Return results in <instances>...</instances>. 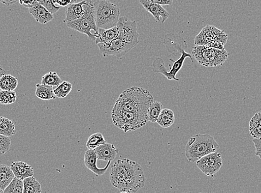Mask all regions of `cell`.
Wrapping results in <instances>:
<instances>
[{
  "instance_id": "obj_1",
  "label": "cell",
  "mask_w": 261,
  "mask_h": 193,
  "mask_svg": "<svg viewBox=\"0 0 261 193\" xmlns=\"http://www.w3.org/2000/svg\"><path fill=\"white\" fill-rule=\"evenodd\" d=\"M110 182L121 192L133 193L145 185L143 168L133 160L124 158L117 160L111 167Z\"/></svg>"
},
{
  "instance_id": "obj_2",
  "label": "cell",
  "mask_w": 261,
  "mask_h": 193,
  "mask_svg": "<svg viewBox=\"0 0 261 193\" xmlns=\"http://www.w3.org/2000/svg\"><path fill=\"white\" fill-rule=\"evenodd\" d=\"M117 25L119 27L117 37L108 45L97 44L100 52L105 58H122L140 43L137 22L121 17Z\"/></svg>"
},
{
  "instance_id": "obj_3",
  "label": "cell",
  "mask_w": 261,
  "mask_h": 193,
  "mask_svg": "<svg viewBox=\"0 0 261 193\" xmlns=\"http://www.w3.org/2000/svg\"><path fill=\"white\" fill-rule=\"evenodd\" d=\"M153 101V96L147 90L134 87L124 90L120 94L113 108L148 116Z\"/></svg>"
},
{
  "instance_id": "obj_4",
  "label": "cell",
  "mask_w": 261,
  "mask_h": 193,
  "mask_svg": "<svg viewBox=\"0 0 261 193\" xmlns=\"http://www.w3.org/2000/svg\"><path fill=\"white\" fill-rule=\"evenodd\" d=\"M218 144L209 134H198L189 137L185 147V155L189 162H197L203 156L217 152Z\"/></svg>"
},
{
  "instance_id": "obj_5",
  "label": "cell",
  "mask_w": 261,
  "mask_h": 193,
  "mask_svg": "<svg viewBox=\"0 0 261 193\" xmlns=\"http://www.w3.org/2000/svg\"><path fill=\"white\" fill-rule=\"evenodd\" d=\"M94 14L97 27L109 29L117 25L121 13L115 4L106 0H97L94 3Z\"/></svg>"
},
{
  "instance_id": "obj_6",
  "label": "cell",
  "mask_w": 261,
  "mask_h": 193,
  "mask_svg": "<svg viewBox=\"0 0 261 193\" xmlns=\"http://www.w3.org/2000/svg\"><path fill=\"white\" fill-rule=\"evenodd\" d=\"M192 56L200 65L206 67H217L226 61L229 53L226 49H218L206 45L193 47Z\"/></svg>"
},
{
  "instance_id": "obj_7",
  "label": "cell",
  "mask_w": 261,
  "mask_h": 193,
  "mask_svg": "<svg viewBox=\"0 0 261 193\" xmlns=\"http://www.w3.org/2000/svg\"><path fill=\"white\" fill-rule=\"evenodd\" d=\"M85 13L80 19L67 22L68 27L84 34L92 41H95V35L98 33L97 27L94 18V3L91 0H86L84 5Z\"/></svg>"
},
{
  "instance_id": "obj_8",
  "label": "cell",
  "mask_w": 261,
  "mask_h": 193,
  "mask_svg": "<svg viewBox=\"0 0 261 193\" xmlns=\"http://www.w3.org/2000/svg\"><path fill=\"white\" fill-rule=\"evenodd\" d=\"M111 118L116 127L124 132L143 127L148 122L147 116L114 108L112 111Z\"/></svg>"
},
{
  "instance_id": "obj_9",
  "label": "cell",
  "mask_w": 261,
  "mask_h": 193,
  "mask_svg": "<svg viewBox=\"0 0 261 193\" xmlns=\"http://www.w3.org/2000/svg\"><path fill=\"white\" fill-rule=\"evenodd\" d=\"M228 35L215 26L207 25L197 36L194 42L195 46L206 45L218 49H224Z\"/></svg>"
},
{
  "instance_id": "obj_10",
  "label": "cell",
  "mask_w": 261,
  "mask_h": 193,
  "mask_svg": "<svg viewBox=\"0 0 261 193\" xmlns=\"http://www.w3.org/2000/svg\"><path fill=\"white\" fill-rule=\"evenodd\" d=\"M191 59L192 63L193 62V60L191 54L186 52L185 50L181 51V56L179 59H178L176 61H174L173 59H170L171 62L173 63V65L171 66L169 65L170 71H168L165 66V63L163 60L161 58H157L154 61L153 65V71L156 73L162 74L165 77L167 78L168 80H174L177 81H179L180 79H177L176 75L179 71L182 69L184 62L186 58Z\"/></svg>"
},
{
  "instance_id": "obj_11",
  "label": "cell",
  "mask_w": 261,
  "mask_h": 193,
  "mask_svg": "<svg viewBox=\"0 0 261 193\" xmlns=\"http://www.w3.org/2000/svg\"><path fill=\"white\" fill-rule=\"evenodd\" d=\"M222 165V155L217 152L207 154L197 161V166L200 170L209 177L218 173Z\"/></svg>"
},
{
  "instance_id": "obj_12",
  "label": "cell",
  "mask_w": 261,
  "mask_h": 193,
  "mask_svg": "<svg viewBox=\"0 0 261 193\" xmlns=\"http://www.w3.org/2000/svg\"><path fill=\"white\" fill-rule=\"evenodd\" d=\"M97 156L94 150L88 149L84 156V164L89 170L95 174L97 177L104 174L111 165L112 161H108L105 167L100 168L97 166Z\"/></svg>"
},
{
  "instance_id": "obj_13",
  "label": "cell",
  "mask_w": 261,
  "mask_h": 193,
  "mask_svg": "<svg viewBox=\"0 0 261 193\" xmlns=\"http://www.w3.org/2000/svg\"><path fill=\"white\" fill-rule=\"evenodd\" d=\"M140 3L150 13L157 22L164 23L168 19L170 14L162 5L152 3L147 0H139Z\"/></svg>"
},
{
  "instance_id": "obj_14",
  "label": "cell",
  "mask_w": 261,
  "mask_h": 193,
  "mask_svg": "<svg viewBox=\"0 0 261 193\" xmlns=\"http://www.w3.org/2000/svg\"><path fill=\"white\" fill-rule=\"evenodd\" d=\"M29 11L36 21L43 25L51 21L54 18L53 14L39 2L36 3L32 8H29Z\"/></svg>"
},
{
  "instance_id": "obj_15",
  "label": "cell",
  "mask_w": 261,
  "mask_h": 193,
  "mask_svg": "<svg viewBox=\"0 0 261 193\" xmlns=\"http://www.w3.org/2000/svg\"><path fill=\"white\" fill-rule=\"evenodd\" d=\"M100 160L113 161L115 159L119 150L117 149L113 144L106 143L101 145L94 149Z\"/></svg>"
},
{
  "instance_id": "obj_16",
  "label": "cell",
  "mask_w": 261,
  "mask_h": 193,
  "mask_svg": "<svg viewBox=\"0 0 261 193\" xmlns=\"http://www.w3.org/2000/svg\"><path fill=\"white\" fill-rule=\"evenodd\" d=\"M15 176L18 178L23 180L25 178L34 176L33 168L23 161L12 162L10 166Z\"/></svg>"
},
{
  "instance_id": "obj_17",
  "label": "cell",
  "mask_w": 261,
  "mask_h": 193,
  "mask_svg": "<svg viewBox=\"0 0 261 193\" xmlns=\"http://www.w3.org/2000/svg\"><path fill=\"white\" fill-rule=\"evenodd\" d=\"M119 33V27L118 25L109 29H99L98 33L95 35L96 44H102L104 45H108L110 42L117 37Z\"/></svg>"
},
{
  "instance_id": "obj_18",
  "label": "cell",
  "mask_w": 261,
  "mask_h": 193,
  "mask_svg": "<svg viewBox=\"0 0 261 193\" xmlns=\"http://www.w3.org/2000/svg\"><path fill=\"white\" fill-rule=\"evenodd\" d=\"M86 0L78 3H74L68 6L65 13V19L64 22L73 21L80 19L85 13L84 5Z\"/></svg>"
},
{
  "instance_id": "obj_19",
  "label": "cell",
  "mask_w": 261,
  "mask_h": 193,
  "mask_svg": "<svg viewBox=\"0 0 261 193\" xmlns=\"http://www.w3.org/2000/svg\"><path fill=\"white\" fill-rule=\"evenodd\" d=\"M15 177L10 166L0 164V189L4 191Z\"/></svg>"
},
{
  "instance_id": "obj_20",
  "label": "cell",
  "mask_w": 261,
  "mask_h": 193,
  "mask_svg": "<svg viewBox=\"0 0 261 193\" xmlns=\"http://www.w3.org/2000/svg\"><path fill=\"white\" fill-rule=\"evenodd\" d=\"M175 114L170 108H163L156 123L162 128H168L175 123Z\"/></svg>"
},
{
  "instance_id": "obj_21",
  "label": "cell",
  "mask_w": 261,
  "mask_h": 193,
  "mask_svg": "<svg viewBox=\"0 0 261 193\" xmlns=\"http://www.w3.org/2000/svg\"><path fill=\"white\" fill-rule=\"evenodd\" d=\"M36 88L37 89H36L35 95L40 99L47 101L56 98L52 87L42 84H38Z\"/></svg>"
},
{
  "instance_id": "obj_22",
  "label": "cell",
  "mask_w": 261,
  "mask_h": 193,
  "mask_svg": "<svg viewBox=\"0 0 261 193\" xmlns=\"http://www.w3.org/2000/svg\"><path fill=\"white\" fill-rule=\"evenodd\" d=\"M16 133L15 125L12 120L7 118L0 117V134L12 137Z\"/></svg>"
},
{
  "instance_id": "obj_23",
  "label": "cell",
  "mask_w": 261,
  "mask_h": 193,
  "mask_svg": "<svg viewBox=\"0 0 261 193\" xmlns=\"http://www.w3.org/2000/svg\"><path fill=\"white\" fill-rule=\"evenodd\" d=\"M23 193H40L42 192L41 185L33 176L23 180Z\"/></svg>"
},
{
  "instance_id": "obj_24",
  "label": "cell",
  "mask_w": 261,
  "mask_h": 193,
  "mask_svg": "<svg viewBox=\"0 0 261 193\" xmlns=\"http://www.w3.org/2000/svg\"><path fill=\"white\" fill-rule=\"evenodd\" d=\"M18 86L17 77L4 74L0 79V89L7 91H14Z\"/></svg>"
},
{
  "instance_id": "obj_25",
  "label": "cell",
  "mask_w": 261,
  "mask_h": 193,
  "mask_svg": "<svg viewBox=\"0 0 261 193\" xmlns=\"http://www.w3.org/2000/svg\"><path fill=\"white\" fill-rule=\"evenodd\" d=\"M163 110V105L161 102L153 101L148 113V121L151 123H156L160 114Z\"/></svg>"
},
{
  "instance_id": "obj_26",
  "label": "cell",
  "mask_w": 261,
  "mask_h": 193,
  "mask_svg": "<svg viewBox=\"0 0 261 193\" xmlns=\"http://www.w3.org/2000/svg\"><path fill=\"white\" fill-rule=\"evenodd\" d=\"M60 76L56 72H49L42 77L41 84L51 87H58L62 82Z\"/></svg>"
},
{
  "instance_id": "obj_27",
  "label": "cell",
  "mask_w": 261,
  "mask_h": 193,
  "mask_svg": "<svg viewBox=\"0 0 261 193\" xmlns=\"http://www.w3.org/2000/svg\"><path fill=\"white\" fill-rule=\"evenodd\" d=\"M107 143L104 135L101 132H97L88 137L86 147L88 149L94 150L101 145Z\"/></svg>"
},
{
  "instance_id": "obj_28",
  "label": "cell",
  "mask_w": 261,
  "mask_h": 193,
  "mask_svg": "<svg viewBox=\"0 0 261 193\" xmlns=\"http://www.w3.org/2000/svg\"><path fill=\"white\" fill-rule=\"evenodd\" d=\"M73 90V85L68 81H63L60 86H58L55 89H53L56 98L64 99Z\"/></svg>"
},
{
  "instance_id": "obj_29",
  "label": "cell",
  "mask_w": 261,
  "mask_h": 193,
  "mask_svg": "<svg viewBox=\"0 0 261 193\" xmlns=\"http://www.w3.org/2000/svg\"><path fill=\"white\" fill-rule=\"evenodd\" d=\"M23 191V180L15 177L4 190L5 193H22Z\"/></svg>"
},
{
  "instance_id": "obj_30",
  "label": "cell",
  "mask_w": 261,
  "mask_h": 193,
  "mask_svg": "<svg viewBox=\"0 0 261 193\" xmlns=\"http://www.w3.org/2000/svg\"><path fill=\"white\" fill-rule=\"evenodd\" d=\"M17 95L14 91H7L1 90L0 91V104L2 105H9L14 103L16 101Z\"/></svg>"
},
{
  "instance_id": "obj_31",
  "label": "cell",
  "mask_w": 261,
  "mask_h": 193,
  "mask_svg": "<svg viewBox=\"0 0 261 193\" xmlns=\"http://www.w3.org/2000/svg\"><path fill=\"white\" fill-rule=\"evenodd\" d=\"M38 2L43 5L53 15L60 9V7L57 6L56 0H38Z\"/></svg>"
},
{
  "instance_id": "obj_32",
  "label": "cell",
  "mask_w": 261,
  "mask_h": 193,
  "mask_svg": "<svg viewBox=\"0 0 261 193\" xmlns=\"http://www.w3.org/2000/svg\"><path fill=\"white\" fill-rule=\"evenodd\" d=\"M11 144L10 137L0 134V156L9 152Z\"/></svg>"
},
{
  "instance_id": "obj_33",
  "label": "cell",
  "mask_w": 261,
  "mask_h": 193,
  "mask_svg": "<svg viewBox=\"0 0 261 193\" xmlns=\"http://www.w3.org/2000/svg\"><path fill=\"white\" fill-rule=\"evenodd\" d=\"M249 130H250V135L253 138H261V125H250Z\"/></svg>"
},
{
  "instance_id": "obj_34",
  "label": "cell",
  "mask_w": 261,
  "mask_h": 193,
  "mask_svg": "<svg viewBox=\"0 0 261 193\" xmlns=\"http://www.w3.org/2000/svg\"><path fill=\"white\" fill-rule=\"evenodd\" d=\"M253 143L255 149H256L255 154L261 159V138H253Z\"/></svg>"
},
{
  "instance_id": "obj_35",
  "label": "cell",
  "mask_w": 261,
  "mask_h": 193,
  "mask_svg": "<svg viewBox=\"0 0 261 193\" xmlns=\"http://www.w3.org/2000/svg\"><path fill=\"white\" fill-rule=\"evenodd\" d=\"M261 125V112L254 115L250 120V125Z\"/></svg>"
},
{
  "instance_id": "obj_36",
  "label": "cell",
  "mask_w": 261,
  "mask_h": 193,
  "mask_svg": "<svg viewBox=\"0 0 261 193\" xmlns=\"http://www.w3.org/2000/svg\"><path fill=\"white\" fill-rule=\"evenodd\" d=\"M19 2L22 7L29 9L38 2V0H19Z\"/></svg>"
},
{
  "instance_id": "obj_37",
  "label": "cell",
  "mask_w": 261,
  "mask_h": 193,
  "mask_svg": "<svg viewBox=\"0 0 261 193\" xmlns=\"http://www.w3.org/2000/svg\"><path fill=\"white\" fill-rule=\"evenodd\" d=\"M76 2L77 0H56V4L60 7H68L69 5Z\"/></svg>"
},
{
  "instance_id": "obj_38",
  "label": "cell",
  "mask_w": 261,
  "mask_h": 193,
  "mask_svg": "<svg viewBox=\"0 0 261 193\" xmlns=\"http://www.w3.org/2000/svg\"><path fill=\"white\" fill-rule=\"evenodd\" d=\"M147 1L164 6L173 5L174 0H147Z\"/></svg>"
},
{
  "instance_id": "obj_39",
  "label": "cell",
  "mask_w": 261,
  "mask_h": 193,
  "mask_svg": "<svg viewBox=\"0 0 261 193\" xmlns=\"http://www.w3.org/2000/svg\"><path fill=\"white\" fill-rule=\"evenodd\" d=\"M18 2H19V0H0V3L7 6L14 4Z\"/></svg>"
},
{
  "instance_id": "obj_40",
  "label": "cell",
  "mask_w": 261,
  "mask_h": 193,
  "mask_svg": "<svg viewBox=\"0 0 261 193\" xmlns=\"http://www.w3.org/2000/svg\"><path fill=\"white\" fill-rule=\"evenodd\" d=\"M5 70L3 68L1 65H0V79H1V77L5 74ZM0 90H1V89H0Z\"/></svg>"
},
{
  "instance_id": "obj_41",
  "label": "cell",
  "mask_w": 261,
  "mask_h": 193,
  "mask_svg": "<svg viewBox=\"0 0 261 193\" xmlns=\"http://www.w3.org/2000/svg\"><path fill=\"white\" fill-rule=\"evenodd\" d=\"M4 192V191L2 189H0V193Z\"/></svg>"
}]
</instances>
